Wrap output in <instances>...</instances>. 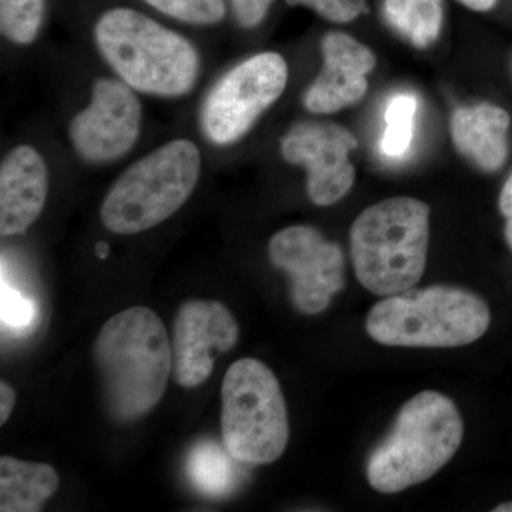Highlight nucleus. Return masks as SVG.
Returning <instances> with one entry per match:
<instances>
[{
  "label": "nucleus",
  "instance_id": "9b49d317",
  "mask_svg": "<svg viewBox=\"0 0 512 512\" xmlns=\"http://www.w3.org/2000/svg\"><path fill=\"white\" fill-rule=\"evenodd\" d=\"M143 111L123 80L94 83L92 101L70 123L74 150L90 163H110L126 156L140 136Z\"/></svg>",
  "mask_w": 512,
  "mask_h": 512
},
{
  "label": "nucleus",
  "instance_id": "20e7f679",
  "mask_svg": "<svg viewBox=\"0 0 512 512\" xmlns=\"http://www.w3.org/2000/svg\"><path fill=\"white\" fill-rule=\"evenodd\" d=\"M101 56L137 92L178 97L200 74V56L185 37L133 9L104 13L94 28Z\"/></svg>",
  "mask_w": 512,
  "mask_h": 512
},
{
  "label": "nucleus",
  "instance_id": "9d476101",
  "mask_svg": "<svg viewBox=\"0 0 512 512\" xmlns=\"http://www.w3.org/2000/svg\"><path fill=\"white\" fill-rule=\"evenodd\" d=\"M357 138L348 128L329 121H301L286 131L281 156L308 171V194L313 204L328 207L342 200L355 184L350 154Z\"/></svg>",
  "mask_w": 512,
  "mask_h": 512
},
{
  "label": "nucleus",
  "instance_id": "1a4fd4ad",
  "mask_svg": "<svg viewBox=\"0 0 512 512\" xmlns=\"http://www.w3.org/2000/svg\"><path fill=\"white\" fill-rule=\"evenodd\" d=\"M269 259L291 278L293 306L305 315L325 311L345 288V256L318 229L293 225L269 241Z\"/></svg>",
  "mask_w": 512,
  "mask_h": 512
},
{
  "label": "nucleus",
  "instance_id": "7ed1b4c3",
  "mask_svg": "<svg viewBox=\"0 0 512 512\" xmlns=\"http://www.w3.org/2000/svg\"><path fill=\"white\" fill-rule=\"evenodd\" d=\"M430 207L412 197L366 208L350 228L357 281L377 296L409 291L426 271Z\"/></svg>",
  "mask_w": 512,
  "mask_h": 512
},
{
  "label": "nucleus",
  "instance_id": "6e6552de",
  "mask_svg": "<svg viewBox=\"0 0 512 512\" xmlns=\"http://www.w3.org/2000/svg\"><path fill=\"white\" fill-rule=\"evenodd\" d=\"M286 83L288 64L278 53H259L237 64L205 99L202 133L217 146L235 143L282 96Z\"/></svg>",
  "mask_w": 512,
  "mask_h": 512
},
{
  "label": "nucleus",
  "instance_id": "f03ea898",
  "mask_svg": "<svg viewBox=\"0 0 512 512\" xmlns=\"http://www.w3.org/2000/svg\"><path fill=\"white\" fill-rule=\"evenodd\" d=\"M463 436V419L453 400L433 390L416 394L370 453L367 480L383 494L424 483L454 457Z\"/></svg>",
  "mask_w": 512,
  "mask_h": 512
},
{
  "label": "nucleus",
  "instance_id": "a211bd4d",
  "mask_svg": "<svg viewBox=\"0 0 512 512\" xmlns=\"http://www.w3.org/2000/svg\"><path fill=\"white\" fill-rule=\"evenodd\" d=\"M383 15L397 35L426 49L440 37L443 0H384Z\"/></svg>",
  "mask_w": 512,
  "mask_h": 512
},
{
  "label": "nucleus",
  "instance_id": "b1692460",
  "mask_svg": "<svg viewBox=\"0 0 512 512\" xmlns=\"http://www.w3.org/2000/svg\"><path fill=\"white\" fill-rule=\"evenodd\" d=\"M274 0H232L235 16L244 28H255L264 20Z\"/></svg>",
  "mask_w": 512,
  "mask_h": 512
},
{
  "label": "nucleus",
  "instance_id": "ddd939ff",
  "mask_svg": "<svg viewBox=\"0 0 512 512\" xmlns=\"http://www.w3.org/2000/svg\"><path fill=\"white\" fill-rule=\"evenodd\" d=\"M323 69L306 90L303 104L313 114H332L353 106L367 93V74L376 56L355 37L329 32L322 39Z\"/></svg>",
  "mask_w": 512,
  "mask_h": 512
},
{
  "label": "nucleus",
  "instance_id": "f257e3e1",
  "mask_svg": "<svg viewBox=\"0 0 512 512\" xmlns=\"http://www.w3.org/2000/svg\"><path fill=\"white\" fill-rule=\"evenodd\" d=\"M101 389L113 419L130 423L163 399L173 372V346L163 320L133 306L104 323L94 343Z\"/></svg>",
  "mask_w": 512,
  "mask_h": 512
},
{
  "label": "nucleus",
  "instance_id": "cd10ccee",
  "mask_svg": "<svg viewBox=\"0 0 512 512\" xmlns=\"http://www.w3.org/2000/svg\"><path fill=\"white\" fill-rule=\"evenodd\" d=\"M495 512H512V503H505L498 505L497 508H494Z\"/></svg>",
  "mask_w": 512,
  "mask_h": 512
},
{
  "label": "nucleus",
  "instance_id": "aec40b11",
  "mask_svg": "<svg viewBox=\"0 0 512 512\" xmlns=\"http://www.w3.org/2000/svg\"><path fill=\"white\" fill-rule=\"evenodd\" d=\"M45 0H0V29L16 45H29L39 35Z\"/></svg>",
  "mask_w": 512,
  "mask_h": 512
},
{
  "label": "nucleus",
  "instance_id": "dca6fc26",
  "mask_svg": "<svg viewBox=\"0 0 512 512\" xmlns=\"http://www.w3.org/2000/svg\"><path fill=\"white\" fill-rule=\"evenodd\" d=\"M60 478L55 468L18 458H0V511L37 512L56 493Z\"/></svg>",
  "mask_w": 512,
  "mask_h": 512
},
{
  "label": "nucleus",
  "instance_id": "0eeeda50",
  "mask_svg": "<svg viewBox=\"0 0 512 512\" xmlns=\"http://www.w3.org/2000/svg\"><path fill=\"white\" fill-rule=\"evenodd\" d=\"M222 443L239 463L264 466L285 453L288 410L272 370L244 357L232 363L221 387Z\"/></svg>",
  "mask_w": 512,
  "mask_h": 512
},
{
  "label": "nucleus",
  "instance_id": "bb28decb",
  "mask_svg": "<svg viewBox=\"0 0 512 512\" xmlns=\"http://www.w3.org/2000/svg\"><path fill=\"white\" fill-rule=\"evenodd\" d=\"M463 3L468 9L476 10V12H487V10L493 9L497 0H458Z\"/></svg>",
  "mask_w": 512,
  "mask_h": 512
},
{
  "label": "nucleus",
  "instance_id": "423d86ee",
  "mask_svg": "<svg viewBox=\"0 0 512 512\" xmlns=\"http://www.w3.org/2000/svg\"><path fill=\"white\" fill-rule=\"evenodd\" d=\"M201 153L190 140H174L127 168L111 185L100 218L114 234L157 227L180 210L197 187Z\"/></svg>",
  "mask_w": 512,
  "mask_h": 512
},
{
  "label": "nucleus",
  "instance_id": "393cba45",
  "mask_svg": "<svg viewBox=\"0 0 512 512\" xmlns=\"http://www.w3.org/2000/svg\"><path fill=\"white\" fill-rule=\"evenodd\" d=\"M500 211L505 217V241L512 251V173L500 194Z\"/></svg>",
  "mask_w": 512,
  "mask_h": 512
},
{
  "label": "nucleus",
  "instance_id": "f3484780",
  "mask_svg": "<svg viewBox=\"0 0 512 512\" xmlns=\"http://www.w3.org/2000/svg\"><path fill=\"white\" fill-rule=\"evenodd\" d=\"M227 448L212 440L198 441L187 458V476L192 487L208 498H222L237 484V466Z\"/></svg>",
  "mask_w": 512,
  "mask_h": 512
},
{
  "label": "nucleus",
  "instance_id": "5701e85b",
  "mask_svg": "<svg viewBox=\"0 0 512 512\" xmlns=\"http://www.w3.org/2000/svg\"><path fill=\"white\" fill-rule=\"evenodd\" d=\"M288 5H302L315 10L329 22L349 23L367 10V0H286Z\"/></svg>",
  "mask_w": 512,
  "mask_h": 512
},
{
  "label": "nucleus",
  "instance_id": "4468645a",
  "mask_svg": "<svg viewBox=\"0 0 512 512\" xmlns=\"http://www.w3.org/2000/svg\"><path fill=\"white\" fill-rule=\"evenodd\" d=\"M49 191V173L36 148L19 146L0 167V234L13 237L28 231L42 214Z\"/></svg>",
  "mask_w": 512,
  "mask_h": 512
},
{
  "label": "nucleus",
  "instance_id": "f8f14e48",
  "mask_svg": "<svg viewBox=\"0 0 512 512\" xmlns=\"http://www.w3.org/2000/svg\"><path fill=\"white\" fill-rule=\"evenodd\" d=\"M239 326L227 306L192 299L178 309L174 320L173 375L183 387L207 382L215 360L237 345Z\"/></svg>",
  "mask_w": 512,
  "mask_h": 512
},
{
  "label": "nucleus",
  "instance_id": "2eb2a0df",
  "mask_svg": "<svg viewBox=\"0 0 512 512\" xmlns=\"http://www.w3.org/2000/svg\"><path fill=\"white\" fill-rule=\"evenodd\" d=\"M510 124V114L495 104L460 107L451 117V138L458 153L493 173L507 161Z\"/></svg>",
  "mask_w": 512,
  "mask_h": 512
},
{
  "label": "nucleus",
  "instance_id": "39448f33",
  "mask_svg": "<svg viewBox=\"0 0 512 512\" xmlns=\"http://www.w3.org/2000/svg\"><path fill=\"white\" fill-rule=\"evenodd\" d=\"M487 302L456 286L436 285L387 296L370 309V338L397 348H458L490 328Z\"/></svg>",
  "mask_w": 512,
  "mask_h": 512
},
{
  "label": "nucleus",
  "instance_id": "412c9836",
  "mask_svg": "<svg viewBox=\"0 0 512 512\" xmlns=\"http://www.w3.org/2000/svg\"><path fill=\"white\" fill-rule=\"evenodd\" d=\"M164 15L192 25H214L225 16L224 0H146Z\"/></svg>",
  "mask_w": 512,
  "mask_h": 512
},
{
  "label": "nucleus",
  "instance_id": "a878e982",
  "mask_svg": "<svg viewBox=\"0 0 512 512\" xmlns=\"http://www.w3.org/2000/svg\"><path fill=\"white\" fill-rule=\"evenodd\" d=\"M16 403V393L8 383H0V424L9 420Z\"/></svg>",
  "mask_w": 512,
  "mask_h": 512
},
{
  "label": "nucleus",
  "instance_id": "4be33fe9",
  "mask_svg": "<svg viewBox=\"0 0 512 512\" xmlns=\"http://www.w3.org/2000/svg\"><path fill=\"white\" fill-rule=\"evenodd\" d=\"M36 319L35 303L29 301L18 289L2 281V325L13 332H26Z\"/></svg>",
  "mask_w": 512,
  "mask_h": 512
},
{
  "label": "nucleus",
  "instance_id": "6ab92c4d",
  "mask_svg": "<svg viewBox=\"0 0 512 512\" xmlns=\"http://www.w3.org/2000/svg\"><path fill=\"white\" fill-rule=\"evenodd\" d=\"M419 101L412 93H397L384 110V131L380 151L390 160H399L409 153L414 140V126Z\"/></svg>",
  "mask_w": 512,
  "mask_h": 512
}]
</instances>
